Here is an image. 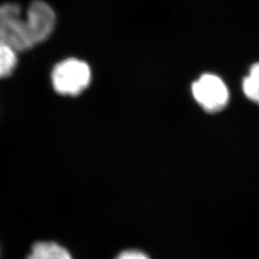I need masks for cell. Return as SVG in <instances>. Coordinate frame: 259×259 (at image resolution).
I'll return each mask as SVG.
<instances>
[{"instance_id": "obj_8", "label": "cell", "mask_w": 259, "mask_h": 259, "mask_svg": "<svg viewBox=\"0 0 259 259\" xmlns=\"http://www.w3.org/2000/svg\"><path fill=\"white\" fill-rule=\"evenodd\" d=\"M115 259H150V257L142 251L129 250L122 251Z\"/></svg>"}, {"instance_id": "obj_6", "label": "cell", "mask_w": 259, "mask_h": 259, "mask_svg": "<svg viewBox=\"0 0 259 259\" xmlns=\"http://www.w3.org/2000/svg\"><path fill=\"white\" fill-rule=\"evenodd\" d=\"M18 65V51L0 41V78H6L14 72Z\"/></svg>"}, {"instance_id": "obj_3", "label": "cell", "mask_w": 259, "mask_h": 259, "mask_svg": "<svg viewBox=\"0 0 259 259\" xmlns=\"http://www.w3.org/2000/svg\"><path fill=\"white\" fill-rule=\"evenodd\" d=\"M192 93L195 100L207 112L221 111L230 99L226 83L221 78L213 74L201 76L192 84Z\"/></svg>"}, {"instance_id": "obj_4", "label": "cell", "mask_w": 259, "mask_h": 259, "mask_svg": "<svg viewBox=\"0 0 259 259\" xmlns=\"http://www.w3.org/2000/svg\"><path fill=\"white\" fill-rule=\"evenodd\" d=\"M31 32L36 46L46 41L55 29L56 14L54 10L42 0L30 3L26 11Z\"/></svg>"}, {"instance_id": "obj_7", "label": "cell", "mask_w": 259, "mask_h": 259, "mask_svg": "<svg viewBox=\"0 0 259 259\" xmlns=\"http://www.w3.org/2000/svg\"><path fill=\"white\" fill-rule=\"evenodd\" d=\"M242 88L250 101L259 104V63L250 67L249 74L243 80Z\"/></svg>"}, {"instance_id": "obj_5", "label": "cell", "mask_w": 259, "mask_h": 259, "mask_svg": "<svg viewBox=\"0 0 259 259\" xmlns=\"http://www.w3.org/2000/svg\"><path fill=\"white\" fill-rule=\"evenodd\" d=\"M27 259H72L69 251L55 242H37Z\"/></svg>"}, {"instance_id": "obj_1", "label": "cell", "mask_w": 259, "mask_h": 259, "mask_svg": "<svg viewBox=\"0 0 259 259\" xmlns=\"http://www.w3.org/2000/svg\"><path fill=\"white\" fill-rule=\"evenodd\" d=\"M0 41L18 52L36 46L27 17H21V7L17 3L0 4Z\"/></svg>"}, {"instance_id": "obj_2", "label": "cell", "mask_w": 259, "mask_h": 259, "mask_svg": "<svg viewBox=\"0 0 259 259\" xmlns=\"http://www.w3.org/2000/svg\"><path fill=\"white\" fill-rule=\"evenodd\" d=\"M52 85L56 93L67 96H77L90 85L92 71L83 61L68 58L54 66L51 73Z\"/></svg>"}]
</instances>
